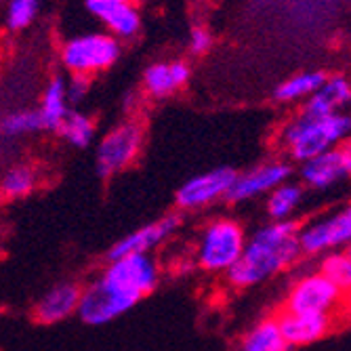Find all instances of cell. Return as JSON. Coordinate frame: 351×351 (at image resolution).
I'll use <instances>...</instances> for the list:
<instances>
[{"label":"cell","instance_id":"cell-19","mask_svg":"<svg viewBox=\"0 0 351 351\" xmlns=\"http://www.w3.org/2000/svg\"><path fill=\"white\" fill-rule=\"evenodd\" d=\"M238 351H289L276 315L265 317L257 326H252L240 341Z\"/></svg>","mask_w":351,"mask_h":351},{"label":"cell","instance_id":"cell-26","mask_svg":"<svg viewBox=\"0 0 351 351\" xmlns=\"http://www.w3.org/2000/svg\"><path fill=\"white\" fill-rule=\"evenodd\" d=\"M40 126H43V122H40L38 112H15L3 120V126H0V129L5 131V135L15 137V135L36 131V129H40Z\"/></svg>","mask_w":351,"mask_h":351},{"label":"cell","instance_id":"cell-7","mask_svg":"<svg viewBox=\"0 0 351 351\" xmlns=\"http://www.w3.org/2000/svg\"><path fill=\"white\" fill-rule=\"evenodd\" d=\"M141 147V129L135 122L120 124L99 145L97 169L104 177L116 175L129 167Z\"/></svg>","mask_w":351,"mask_h":351},{"label":"cell","instance_id":"cell-13","mask_svg":"<svg viewBox=\"0 0 351 351\" xmlns=\"http://www.w3.org/2000/svg\"><path fill=\"white\" fill-rule=\"evenodd\" d=\"M291 175V167H286L282 162H269L263 165L259 169H254L242 177H236L230 191H228V198L232 202H242L254 196H261L265 191H271L274 187L282 185Z\"/></svg>","mask_w":351,"mask_h":351},{"label":"cell","instance_id":"cell-1","mask_svg":"<svg viewBox=\"0 0 351 351\" xmlns=\"http://www.w3.org/2000/svg\"><path fill=\"white\" fill-rule=\"evenodd\" d=\"M299 228V223L282 219L259 230L244 244L238 261L226 271L230 282L236 289H248L289 269L301 254Z\"/></svg>","mask_w":351,"mask_h":351},{"label":"cell","instance_id":"cell-14","mask_svg":"<svg viewBox=\"0 0 351 351\" xmlns=\"http://www.w3.org/2000/svg\"><path fill=\"white\" fill-rule=\"evenodd\" d=\"M80 293L82 289L74 282H63L57 284L36 303L34 307V317L40 324H57L61 320L70 317L80 303Z\"/></svg>","mask_w":351,"mask_h":351},{"label":"cell","instance_id":"cell-28","mask_svg":"<svg viewBox=\"0 0 351 351\" xmlns=\"http://www.w3.org/2000/svg\"><path fill=\"white\" fill-rule=\"evenodd\" d=\"M189 47L194 53H204L210 47V34L204 27H196L191 32V38H189Z\"/></svg>","mask_w":351,"mask_h":351},{"label":"cell","instance_id":"cell-17","mask_svg":"<svg viewBox=\"0 0 351 351\" xmlns=\"http://www.w3.org/2000/svg\"><path fill=\"white\" fill-rule=\"evenodd\" d=\"M349 82L341 76H335V78H326L324 84L313 90L309 95V101L305 106V112L307 116H328V114H335L341 106H345L349 101Z\"/></svg>","mask_w":351,"mask_h":351},{"label":"cell","instance_id":"cell-23","mask_svg":"<svg viewBox=\"0 0 351 351\" xmlns=\"http://www.w3.org/2000/svg\"><path fill=\"white\" fill-rule=\"evenodd\" d=\"M299 202H301V189L297 185H278L271 189L267 210L274 219L282 221L293 215V210L299 206Z\"/></svg>","mask_w":351,"mask_h":351},{"label":"cell","instance_id":"cell-21","mask_svg":"<svg viewBox=\"0 0 351 351\" xmlns=\"http://www.w3.org/2000/svg\"><path fill=\"white\" fill-rule=\"evenodd\" d=\"M326 76L322 72H303L297 74L293 78H289L286 82H282L276 90V97L282 101H293V99H301L307 97L313 90H317L324 84Z\"/></svg>","mask_w":351,"mask_h":351},{"label":"cell","instance_id":"cell-25","mask_svg":"<svg viewBox=\"0 0 351 351\" xmlns=\"http://www.w3.org/2000/svg\"><path fill=\"white\" fill-rule=\"evenodd\" d=\"M32 187H34V173L25 167H17L9 171L3 183H0V191H3L7 198H21L27 191H32Z\"/></svg>","mask_w":351,"mask_h":351},{"label":"cell","instance_id":"cell-4","mask_svg":"<svg viewBox=\"0 0 351 351\" xmlns=\"http://www.w3.org/2000/svg\"><path fill=\"white\" fill-rule=\"evenodd\" d=\"M106 286L116 291L120 297L129 299L137 305L143 297H147L158 284V267L147 252L124 254V257L112 259V265L99 278Z\"/></svg>","mask_w":351,"mask_h":351},{"label":"cell","instance_id":"cell-18","mask_svg":"<svg viewBox=\"0 0 351 351\" xmlns=\"http://www.w3.org/2000/svg\"><path fill=\"white\" fill-rule=\"evenodd\" d=\"M189 78V68L183 61L175 63H156L145 72V88L156 95V97H165L173 93L181 84H185Z\"/></svg>","mask_w":351,"mask_h":351},{"label":"cell","instance_id":"cell-11","mask_svg":"<svg viewBox=\"0 0 351 351\" xmlns=\"http://www.w3.org/2000/svg\"><path fill=\"white\" fill-rule=\"evenodd\" d=\"M236 177L238 175L232 169H215L206 175L189 179L177 191V204L183 208H202L213 204L221 196H228Z\"/></svg>","mask_w":351,"mask_h":351},{"label":"cell","instance_id":"cell-9","mask_svg":"<svg viewBox=\"0 0 351 351\" xmlns=\"http://www.w3.org/2000/svg\"><path fill=\"white\" fill-rule=\"evenodd\" d=\"M280 332L289 347H303L324 339L337 324L335 313H286L276 315Z\"/></svg>","mask_w":351,"mask_h":351},{"label":"cell","instance_id":"cell-8","mask_svg":"<svg viewBox=\"0 0 351 351\" xmlns=\"http://www.w3.org/2000/svg\"><path fill=\"white\" fill-rule=\"evenodd\" d=\"M133 307L135 305L129 299L120 297L116 291L110 289V286H106L101 280H97L80 293V303H78L76 311L84 324L101 326V324L116 320L118 315L126 313Z\"/></svg>","mask_w":351,"mask_h":351},{"label":"cell","instance_id":"cell-3","mask_svg":"<svg viewBox=\"0 0 351 351\" xmlns=\"http://www.w3.org/2000/svg\"><path fill=\"white\" fill-rule=\"evenodd\" d=\"M246 244L244 230L234 219H217L202 232L198 246V265L204 271H228L242 254Z\"/></svg>","mask_w":351,"mask_h":351},{"label":"cell","instance_id":"cell-5","mask_svg":"<svg viewBox=\"0 0 351 351\" xmlns=\"http://www.w3.org/2000/svg\"><path fill=\"white\" fill-rule=\"evenodd\" d=\"M347 293L335 286L320 271L299 278L284 299L280 311L286 313H335L345 305Z\"/></svg>","mask_w":351,"mask_h":351},{"label":"cell","instance_id":"cell-30","mask_svg":"<svg viewBox=\"0 0 351 351\" xmlns=\"http://www.w3.org/2000/svg\"><path fill=\"white\" fill-rule=\"evenodd\" d=\"M108 3H131V0H108Z\"/></svg>","mask_w":351,"mask_h":351},{"label":"cell","instance_id":"cell-22","mask_svg":"<svg viewBox=\"0 0 351 351\" xmlns=\"http://www.w3.org/2000/svg\"><path fill=\"white\" fill-rule=\"evenodd\" d=\"M320 274L326 276L335 286L343 293H349L351 286V257L347 250H339V252H330L324 257L322 265H320Z\"/></svg>","mask_w":351,"mask_h":351},{"label":"cell","instance_id":"cell-16","mask_svg":"<svg viewBox=\"0 0 351 351\" xmlns=\"http://www.w3.org/2000/svg\"><path fill=\"white\" fill-rule=\"evenodd\" d=\"M88 11L99 17L114 34L129 38L137 34L139 29V15L131 3H108V0H88Z\"/></svg>","mask_w":351,"mask_h":351},{"label":"cell","instance_id":"cell-12","mask_svg":"<svg viewBox=\"0 0 351 351\" xmlns=\"http://www.w3.org/2000/svg\"><path fill=\"white\" fill-rule=\"evenodd\" d=\"M351 169V154L349 147H330L322 154H317L303 167V179L317 189H326L345 177Z\"/></svg>","mask_w":351,"mask_h":351},{"label":"cell","instance_id":"cell-27","mask_svg":"<svg viewBox=\"0 0 351 351\" xmlns=\"http://www.w3.org/2000/svg\"><path fill=\"white\" fill-rule=\"evenodd\" d=\"M38 11V0H11L9 5V25L19 29L34 19Z\"/></svg>","mask_w":351,"mask_h":351},{"label":"cell","instance_id":"cell-6","mask_svg":"<svg viewBox=\"0 0 351 351\" xmlns=\"http://www.w3.org/2000/svg\"><path fill=\"white\" fill-rule=\"evenodd\" d=\"M118 43L112 36L86 34L63 45L61 59L66 63V68L76 76H88L93 72L110 68L118 59Z\"/></svg>","mask_w":351,"mask_h":351},{"label":"cell","instance_id":"cell-2","mask_svg":"<svg viewBox=\"0 0 351 351\" xmlns=\"http://www.w3.org/2000/svg\"><path fill=\"white\" fill-rule=\"evenodd\" d=\"M347 133L349 118L339 112L317 118L303 114L299 120L289 124V129L284 133V141L295 160L305 162L309 158L341 143L347 137Z\"/></svg>","mask_w":351,"mask_h":351},{"label":"cell","instance_id":"cell-20","mask_svg":"<svg viewBox=\"0 0 351 351\" xmlns=\"http://www.w3.org/2000/svg\"><path fill=\"white\" fill-rule=\"evenodd\" d=\"M66 99H68L66 84H63L61 78H55V80L49 84L47 93H45V97H43V108H40V112H38L43 126H47V129H59L61 120L66 118V114H68Z\"/></svg>","mask_w":351,"mask_h":351},{"label":"cell","instance_id":"cell-24","mask_svg":"<svg viewBox=\"0 0 351 351\" xmlns=\"http://www.w3.org/2000/svg\"><path fill=\"white\" fill-rule=\"evenodd\" d=\"M59 129L63 133L70 143L78 145V147H84L90 143L93 139V122L90 118H86L84 114H78V112H68L66 118L61 120Z\"/></svg>","mask_w":351,"mask_h":351},{"label":"cell","instance_id":"cell-29","mask_svg":"<svg viewBox=\"0 0 351 351\" xmlns=\"http://www.w3.org/2000/svg\"><path fill=\"white\" fill-rule=\"evenodd\" d=\"M84 78H86V76H76V82H74V84H70V97H72L74 101H78V99L82 97V95L86 93Z\"/></svg>","mask_w":351,"mask_h":351},{"label":"cell","instance_id":"cell-10","mask_svg":"<svg viewBox=\"0 0 351 351\" xmlns=\"http://www.w3.org/2000/svg\"><path fill=\"white\" fill-rule=\"evenodd\" d=\"M351 238V213L345 208L326 221H315L307 228H299L297 240L301 252L317 254L328 248H337L341 244H347Z\"/></svg>","mask_w":351,"mask_h":351},{"label":"cell","instance_id":"cell-15","mask_svg":"<svg viewBox=\"0 0 351 351\" xmlns=\"http://www.w3.org/2000/svg\"><path fill=\"white\" fill-rule=\"evenodd\" d=\"M177 226H179L177 217H165L156 223H149V226H143L131 232L129 236H124L122 240H118L110 250V259H118V257H124V254L147 252L149 248L160 244L167 236H171Z\"/></svg>","mask_w":351,"mask_h":351}]
</instances>
